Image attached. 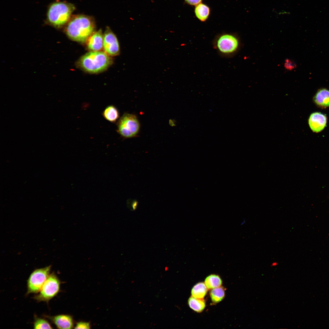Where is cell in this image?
Listing matches in <instances>:
<instances>
[{"instance_id": "obj_1", "label": "cell", "mask_w": 329, "mask_h": 329, "mask_svg": "<svg viewBox=\"0 0 329 329\" xmlns=\"http://www.w3.org/2000/svg\"><path fill=\"white\" fill-rule=\"evenodd\" d=\"M95 27L92 17L85 15H77L69 21L65 32L71 39L83 42L87 41L94 33Z\"/></svg>"}, {"instance_id": "obj_2", "label": "cell", "mask_w": 329, "mask_h": 329, "mask_svg": "<svg viewBox=\"0 0 329 329\" xmlns=\"http://www.w3.org/2000/svg\"><path fill=\"white\" fill-rule=\"evenodd\" d=\"M111 62L109 55L105 52L92 51L83 56L79 60L78 64L87 72L96 73L106 69Z\"/></svg>"}, {"instance_id": "obj_3", "label": "cell", "mask_w": 329, "mask_h": 329, "mask_svg": "<svg viewBox=\"0 0 329 329\" xmlns=\"http://www.w3.org/2000/svg\"><path fill=\"white\" fill-rule=\"evenodd\" d=\"M75 9V7L71 3L63 2H54L48 8L47 21L55 27H60L68 23Z\"/></svg>"}, {"instance_id": "obj_4", "label": "cell", "mask_w": 329, "mask_h": 329, "mask_svg": "<svg viewBox=\"0 0 329 329\" xmlns=\"http://www.w3.org/2000/svg\"><path fill=\"white\" fill-rule=\"evenodd\" d=\"M213 46L221 56L231 57L238 51L240 42L236 35L230 34H224L217 36L213 41Z\"/></svg>"}, {"instance_id": "obj_5", "label": "cell", "mask_w": 329, "mask_h": 329, "mask_svg": "<svg viewBox=\"0 0 329 329\" xmlns=\"http://www.w3.org/2000/svg\"><path fill=\"white\" fill-rule=\"evenodd\" d=\"M139 129L140 124L138 119L133 114H125L118 122V132L124 138L134 137L138 133Z\"/></svg>"}, {"instance_id": "obj_6", "label": "cell", "mask_w": 329, "mask_h": 329, "mask_svg": "<svg viewBox=\"0 0 329 329\" xmlns=\"http://www.w3.org/2000/svg\"><path fill=\"white\" fill-rule=\"evenodd\" d=\"M60 281L54 273L49 274L40 291V292L34 298L39 302L48 301L58 293Z\"/></svg>"}, {"instance_id": "obj_7", "label": "cell", "mask_w": 329, "mask_h": 329, "mask_svg": "<svg viewBox=\"0 0 329 329\" xmlns=\"http://www.w3.org/2000/svg\"><path fill=\"white\" fill-rule=\"evenodd\" d=\"M51 265L36 269L30 275L27 281V293L40 291L49 275Z\"/></svg>"}, {"instance_id": "obj_8", "label": "cell", "mask_w": 329, "mask_h": 329, "mask_svg": "<svg viewBox=\"0 0 329 329\" xmlns=\"http://www.w3.org/2000/svg\"><path fill=\"white\" fill-rule=\"evenodd\" d=\"M103 48L108 55L114 56L119 54L120 48L118 39L114 33L108 27L103 35Z\"/></svg>"}, {"instance_id": "obj_9", "label": "cell", "mask_w": 329, "mask_h": 329, "mask_svg": "<svg viewBox=\"0 0 329 329\" xmlns=\"http://www.w3.org/2000/svg\"><path fill=\"white\" fill-rule=\"evenodd\" d=\"M326 116L320 112H316L311 114L309 119V124L312 130L316 133L321 131L326 126Z\"/></svg>"}, {"instance_id": "obj_10", "label": "cell", "mask_w": 329, "mask_h": 329, "mask_svg": "<svg viewBox=\"0 0 329 329\" xmlns=\"http://www.w3.org/2000/svg\"><path fill=\"white\" fill-rule=\"evenodd\" d=\"M59 329H72L74 326L73 317L69 315L61 314L49 317Z\"/></svg>"}, {"instance_id": "obj_11", "label": "cell", "mask_w": 329, "mask_h": 329, "mask_svg": "<svg viewBox=\"0 0 329 329\" xmlns=\"http://www.w3.org/2000/svg\"><path fill=\"white\" fill-rule=\"evenodd\" d=\"M88 48L92 51H98L103 47V36L101 30L94 32L87 40Z\"/></svg>"}, {"instance_id": "obj_12", "label": "cell", "mask_w": 329, "mask_h": 329, "mask_svg": "<svg viewBox=\"0 0 329 329\" xmlns=\"http://www.w3.org/2000/svg\"><path fill=\"white\" fill-rule=\"evenodd\" d=\"M314 100L315 103L320 107H329V90L324 88L320 89L315 94Z\"/></svg>"}, {"instance_id": "obj_13", "label": "cell", "mask_w": 329, "mask_h": 329, "mask_svg": "<svg viewBox=\"0 0 329 329\" xmlns=\"http://www.w3.org/2000/svg\"><path fill=\"white\" fill-rule=\"evenodd\" d=\"M102 115L107 121L115 123L119 117V113L115 107L113 105H109L103 111Z\"/></svg>"}, {"instance_id": "obj_14", "label": "cell", "mask_w": 329, "mask_h": 329, "mask_svg": "<svg viewBox=\"0 0 329 329\" xmlns=\"http://www.w3.org/2000/svg\"><path fill=\"white\" fill-rule=\"evenodd\" d=\"M207 288L205 283L200 282L195 285L191 290L192 296L196 298L202 299L206 294Z\"/></svg>"}, {"instance_id": "obj_15", "label": "cell", "mask_w": 329, "mask_h": 329, "mask_svg": "<svg viewBox=\"0 0 329 329\" xmlns=\"http://www.w3.org/2000/svg\"><path fill=\"white\" fill-rule=\"evenodd\" d=\"M188 304L191 309L197 312H202L205 307V301L203 299H197L192 296L188 299Z\"/></svg>"}, {"instance_id": "obj_16", "label": "cell", "mask_w": 329, "mask_h": 329, "mask_svg": "<svg viewBox=\"0 0 329 329\" xmlns=\"http://www.w3.org/2000/svg\"><path fill=\"white\" fill-rule=\"evenodd\" d=\"M195 13L197 17L202 21L207 18L210 12L209 7L203 4H199L195 9Z\"/></svg>"}, {"instance_id": "obj_17", "label": "cell", "mask_w": 329, "mask_h": 329, "mask_svg": "<svg viewBox=\"0 0 329 329\" xmlns=\"http://www.w3.org/2000/svg\"><path fill=\"white\" fill-rule=\"evenodd\" d=\"M205 284L208 289H212L220 287L222 284V281L218 275L212 274L206 278Z\"/></svg>"}, {"instance_id": "obj_18", "label": "cell", "mask_w": 329, "mask_h": 329, "mask_svg": "<svg viewBox=\"0 0 329 329\" xmlns=\"http://www.w3.org/2000/svg\"><path fill=\"white\" fill-rule=\"evenodd\" d=\"M210 295L213 302H219L223 299L225 296L224 289L220 287L212 289L210 292Z\"/></svg>"}, {"instance_id": "obj_19", "label": "cell", "mask_w": 329, "mask_h": 329, "mask_svg": "<svg viewBox=\"0 0 329 329\" xmlns=\"http://www.w3.org/2000/svg\"><path fill=\"white\" fill-rule=\"evenodd\" d=\"M34 329H52L53 328L46 320L39 318H36L34 323Z\"/></svg>"}, {"instance_id": "obj_20", "label": "cell", "mask_w": 329, "mask_h": 329, "mask_svg": "<svg viewBox=\"0 0 329 329\" xmlns=\"http://www.w3.org/2000/svg\"><path fill=\"white\" fill-rule=\"evenodd\" d=\"M75 329H90V325L89 322L80 321L78 322L75 327Z\"/></svg>"}, {"instance_id": "obj_21", "label": "cell", "mask_w": 329, "mask_h": 329, "mask_svg": "<svg viewBox=\"0 0 329 329\" xmlns=\"http://www.w3.org/2000/svg\"><path fill=\"white\" fill-rule=\"evenodd\" d=\"M284 66L287 69L292 70L296 67V65L292 61L289 59H286L285 61Z\"/></svg>"}, {"instance_id": "obj_22", "label": "cell", "mask_w": 329, "mask_h": 329, "mask_svg": "<svg viewBox=\"0 0 329 329\" xmlns=\"http://www.w3.org/2000/svg\"><path fill=\"white\" fill-rule=\"evenodd\" d=\"M185 1L189 4L192 5H196L199 4L202 0H185Z\"/></svg>"}, {"instance_id": "obj_23", "label": "cell", "mask_w": 329, "mask_h": 329, "mask_svg": "<svg viewBox=\"0 0 329 329\" xmlns=\"http://www.w3.org/2000/svg\"><path fill=\"white\" fill-rule=\"evenodd\" d=\"M277 265V263L276 262H274L272 263L271 265V266L272 267L275 266Z\"/></svg>"}, {"instance_id": "obj_24", "label": "cell", "mask_w": 329, "mask_h": 329, "mask_svg": "<svg viewBox=\"0 0 329 329\" xmlns=\"http://www.w3.org/2000/svg\"><path fill=\"white\" fill-rule=\"evenodd\" d=\"M245 222V220H244L242 222V223H241V224L242 225Z\"/></svg>"}]
</instances>
